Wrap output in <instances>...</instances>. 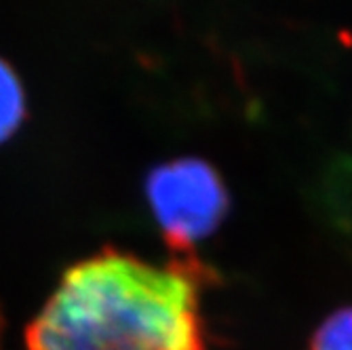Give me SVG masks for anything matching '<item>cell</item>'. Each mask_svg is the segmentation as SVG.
Here are the masks:
<instances>
[{
    "label": "cell",
    "mask_w": 352,
    "mask_h": 350,
    "mask_svg": "<svg viewBox=\"0 0 352 350\" xmlns=\"http://www.w3.org/2000/svg\"><path fill=\"white\" fill-rule=\"evenodd\" d=\"M197 256L152 264L106 247L70 266L28 325V350H207Z\"/></svg>",
    "instance_id": "cell-1"
},
{
    "label": "cell",
    "mask_w": 352,
    "mask_h": 350,
    "mask_svg": "<svg viewBox=\"0 0 352 350\" xmlns=\"http://www.w3.org/2000/svg\"><path fill=\"white\" fill-rule=\"evenodd\" d=\"M146 197L171 258H192L230 207L221 175L203 158L184 156L158 165L146 179Z\"/></svg>",
    "instance_id": "cell-2"
},
{
    "label": "cell",
    "mask_w": 352,
    "mask_h": 350,
    "mask_svg": "<svg viewBox=\"0 0 352 350\" xmlns=\"http://www.w3.org/2000/svg\"><path fill=\"white\" fill-rule=\"evenodd\" d=\"M25 118V93L5 59H0V144L11 140Z\"/></svg>",
    "instance_id": "cell-3"
},
{
    "label": "cell",
    "mask_w": 352,
    "mask_h": 350,
    "mask_svg": "<svg viewBox=\"0 0 352 350\" xmlns=\"http://www.w3.org/2000/svg\"><path fill=\"white\" fill-rule=\"evenodd\" d=\"M308 350H352V306L329 314L314 331Z\"/></svg>",
    "instance_id": "cell-4"
},
{
    "label": "cell",
    "mask_w": 352,
    "mask_h": 350,
    "mask_svg": "<svg viewBox=\"0 0 352 350\" xmlns=\"http://www.w3.org/2000/svg\"><path fill=\"white\" fill-rule=\"evenodd\" d=\"M3 336H5V312L0 306V350H3Z\"/></svg>",
    "instance_id": "cell-5"
}]
</instances>
